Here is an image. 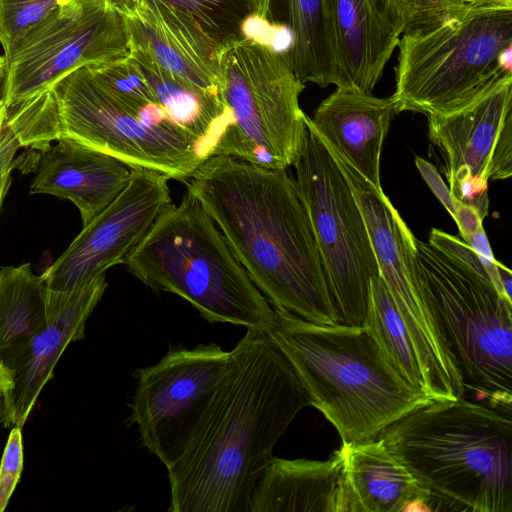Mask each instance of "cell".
I'll return each instance as SVG.
<instances>
[{"instance_id":"obj_1","label":"cell","mask_w":512,"mask_h":512,"mask_svg":"<svg viewBox=\"0 0 512 512\" xmlns=\"http://www.w3.org/2000/svg\"><path fill=\"white\" fill-rule=\"evenodd\" d=\"M307 406L283 352L265 331L247 329L186 450L167 468L168 512H248L275 444Z\"/></svg>"},{"instance_id":"obj_2","label":"cell","mask_w":512,"mask_h":512,"mask_svg":"<svg viewBox=\"0 0 512 512\" xmlns=\"http://www.w3.org/2000/svg\"><path fill=\"white\" fill-rule=\"evenodd\" d=\"M186 187L273 307L339 324L306 208L287 169L215 155Z\"/></svg>"},{"instance_id":"obj_3","label":"cell","mask_w":512,"mask_h":512,"mask_svg":"<svg viewBox=\"0 0 512 512\" xmlns=\"http://www.w3.org/2000/svg\"><path fill=\"white\" fill-rule=\"evenodd\" d=\"M274 308L266 334L342 443H362L434 400L409 384L365 325H325Z\"/></svg>"},{"instance_id":"obj_4","label":"cell","mask_w":512,"mask_h":512,"mask_svg":"<svg viewBox=\"0 0 512 512\" xmlns=\"http://www.w3.org/2000/svg\"><path fill=\"white\" fill-rule=\"evenodd\" d=\"M379 438L428 491L431 510L512 512L511 414L464 397L433 401Z\"/></svg>"},{"instance_id":"obj_5","label":"cell","mask_w":512,"mask_h":512,"mask_svg":"<svg viewBox=\"0 0 512 512\" xmlns=\"http://www.w3.org/2000/svg\"><path fill=\"white\" fill-rule=\"evenodd\" d=\"M411 266L419 294L461 373L466 390L511 414L512 302L474 250L433 228L414 237Z\"/></svg>"},{"instance_id":"obj_6","label":"cell","mask_w":512,"mask_h":512,"mask_svg":"<svg viewBox=\"0 0 512 512\" xmlns=\"http://www.w3.org/2000/svg\"><path fill=\"white\" fill-rule=\"evenodd\" d=\"M6 122L21 147L44 150L68 138L131 168L188 180L205 161L199 143L163 108L138 112L113 95L85 67L11 109Z\"/></svg>"},{"instance_id":"obj_7","label":"cell","mask_w":512,"mask_h":512,"mask_svg":"<svg viewBox=\"0 0 512 512\" xmlns=\"http://www.w3.org/2000/svg\"><path fill=\"white\" fill-rule=\"evenodd\" d=\"M125 265L153 291L188 301L209 323L266 331L273 319L274 308L188 191L163 209Z\"/></svg>"},{"instance_id":"obj_8","label":"cell","mask_w":512,"mask_h":512,"mask_svg":"<svg viewBox=\"0 0 512 512\" xmlns=\"http://www.w3.org/2000/svg\"><path fill=\"white\" fill-rule=\"evenodd\" d=\"M397 47L398 112L448 113L512 76V7L405 32Z\"/></svg>"},{"instance_id":"obj_9","label":"cell","mask_w":512,"mask_h":512,"mask_svg":"<svg viewBox=\"0 0 512 512\" xmlns=\"http://www.w3.org/2000/svg\"><path fill=\"white\" fill-rule=\"evenodd\" d=\"M220 94L231 114L215 155L287 169L306 131L299 97L305 88L286 52L250 38L220 49Z\"/></svg>"},{"instance_id":"obj_10","label":"cell","mask_w":512,"mask_h":512,"mask_svg":"<svg viewBox=\"0 0 512 512\" xmlns=\"http://www.w3.org/2000/svg\"><path fill=\"white\" fill-rule=\"evenodd\" d=\"M306 131L293 162L339 320L362 325L371 279L379 275L369 233L352 190L305 116Z\"/></svg>"},{"instance_id":"obj_11","label":"cell","mask_w":512,"mask_h":512,"mask_svg":"<svg viewBox=\"0 0 512 512\" xmlns=\"http://www.w3.org/2000/svg\"><path fill=\"white\" fill-rule=\"evenodd\" d=\"M128 53L116 0H66L4 54L2 102L11 110L78 69Z\"/></svg>"},{"instance_id":"obj_12","label":"cell","mask_w":512,"mask_h":512,"mask_svg":"<svg viewBox=\"0 0 512 512\" xmlns=\"http://www.w3.org/2000/svg\"><path fill=\"white\" fill-rule=\"evenodd\" d=\"M230 351L216 343L169 346L155 364L137 369L128 421L165 466L186 450L225 375Z\"/></svg>"},{"instance_id":"obj_13","label":"cell","mask_w":512,"mask_h":512,"mask_svg":"<svg viewBox=\"0 0 512 512\" xmlns=\"http://www.w3.org/2000/svg\"><path fill=\"white\" fill-rule=\"evenodd\" d=\"M330 153L363 215L379 275L405 325L424 382L432 386L448 381L458 369L414 280L410 255L415 236L382 188L370 183L345 159Z\"/></svg>"},{"instance_id":"obj_14","label":"cell","mask_w":512,"mask_h":512,"mask_svg":"<svg viewBox=\"0 0 512 512\" xmlns=\"http://www.w3.org/2000/svg\"><path fill=\"white\" fill-rule=\"evenodd\" d=\"M428 117V136L441 151L451 195L488 214V181L512 175V76L468 104Z\"/></svg>"},{"instance_id":"obj_15","label":"cell","mask_w":512,"mask_h":512,"mask_svg":"<svg viewBox=\"0 0 512 512\" xmlns=\"http://www.w3.org/2000/svg\"><path fill=\"white\" fill-rule=\"evenodd\" d=\"M160 172L134 167L123 191L96 215L41 275L53 291L77 289L117 264H125L163 209L171 203Z\"/></svg>"},{"instance_id":"obj_16","label":"cell","mask_w":512,"mask_h":512,"mask_svg":"<svg viewBox=\"0 0 512 512\" xmlns=\"http://www.w3.org/2000/svg\"><path fill=\"white\" fill-rule=\"evenodd\" d=\"M106 288L105 273L71 291L48 288L46 325L3 374L11 425L25 424L67 345L84 338L86 321Z\"/></svg>"},{"instance_id":"obj_17","label":"cell","mask_w":512,"mask_h":512,"mask_svg":"<svg viewBox=\"0 0 512 512\" xmlns=\"http://www.w3.org/2000/svg\"><path fill=\"white\" fill-rule=\"evenodd\" d=\"M128 41L147 50L169 73L220 94V47L185 12L166 0H116Z\"/></svg>"},{"instance_id":"obj_18","label":"cell","mask_w":512,"mask_h":512,"mask_svg":"<svg viewBox=\"0 0 512 512\" xmlns=\"http://www.w3.org/2000/svg\"><path fill=\"white\" fill-rule=\"evenodd\" d=\"M398 113L392 96L380 98L354 87H336L309 120L331 152L382 188L381 151L391 121Z\"/></svg>"},{"instance_id":"obj_19","label":"cell","mask_w":512,"mask_h":512,"mask_svg":"<svg viewBox=\"0 0 512 512\" xmlns=\"http://www.w3.org/2000/svg\"><path fill=\"white\" fill-rule=\"evenodd\" d=\"M131 170L109 154L60 138L42 150L30 194L70 200L85 226L123 191Z\"/></svg>"},{"instance_id":"obj_20","label":"cell","mask_w":512,"mask_h":512,"mask_svg":"<svg viewBox=\"0 0 512 512\" xmlns=\"http://www.w3.org/2000/svg\"><path fill=\"white\" fill-rule=\"evenodd\" d=\"M342 512L431 510V497L383 440L342 443Z\"/></svg>"},{"instance_id":"obj_21","label":"cell","mask_w":512,"mask_h":512,"mask_svg":"<svg viewBox=\"0 0 512 512\" xmlns=\"http://www.w3.org/2000/svg\"><path fill=\"white\" fill-rule=\"evenodd\" d=\"M342 75L341 87L372 93L401 33L376 0H326Z\"/></svg>"},{"instance_id":"obj_22","label":"cell","mask_w":512,"mask_h":512,"mask_svg":"<svg viewBox=\"0 0 512 512\" xmlns=\"http://www.w3.org/2000/svg\"><path fill=\"white\" fill-rule=\"evenodd\" d=\"M342 450L326 460L273 457L257 481L248 512H342Z\"/></svg>"},{"instance_id":"obj_23","label":"cell","mask_w":512,"mask_h":512,"mask_svg":"<svg viewBox=\"0 0 512 512\" xmlns=\"http://www.w3.org/2000/svg\"><path fill=\"white\" fill-rule=\"evenodd\" d=\"M128 57L139 68L168 118L199 143L204 159L215 154L231 114L221 95L205 92L165 70L140 45L128 41Z\"/></svg>"},{"instance_id":"obj_24","label":"cell","mask_w":512,"mask_h":512,"mask_svg":"<svg viewBox=\"0 0 512 512\" xmlns=\"http://www.w3.org/2000/svg\"><path fill=\"white\" fill-rule=\"evenodd\" d=\"M291 35L286 56L297 78L320 87L342 86L336 42L326 0H271Z\"/></svg>"},{"instance_id":"obj_25","label":"cell","mask_w":512,"mask_h":512,"mask_svg":"<svg viewBox=\"0 0 512 512\" xmlns=\"http://www.w3.org/2000/svg\"><path fill=\"white\" fill-rule=\"evenodd\" d=\"M48 287L30 263L0 267V372L46 325Z\"/></svg>"},{"instance_id":"obj_26","label":"cell","mask_w":512,"mask_h":512,"mask_svg":"<svg viewBox=\"0 0 512 512\" xmlns=\"http://www.w3.org/2000/svg\"><path fill=\"white\" fill-rule=\"evenodd\" d=\"M363 325L372 332L400 375L409 384L425 392L423 376L415 350L397 307L380 275L371 279L369 308Z\"/></svg>"},{"instance_id":"obj_27","label":"cell","mask_w":512,"mask_h":512,"mask_svg":"<svg viewBox=\"0 0 512 512\" xmlns=\"http://www.w3.org/2000/svg\"><path fill=\"white\" fill-rule=\"evenodd\" d=\"M190 16L220 49L243 38L253 19L273 21L271 0H166Z\"/></svg>"},{"instance_id":"obj_28","label":"cell","mask_w":512,"mask_h":512,"mask_svg":"<svg viewBox=\"0 0 512 512\" xmlns=\"http://www.w3.org/2000/svg\"><path fill=\"white\" fill-rule=\"evenodd\" d=\"M401 33L463 17L476 10L512 7V0H376Z\"/></svg>"},{"instance_id":"obj_29","label":"cell","mask_w":512,"mask_h":512,"mask_svg":"<svg viewBox=\"0 0 512 512\" xmlns=\"http://www.w3.org/2000/svg\"><path fill=\"white\" fill-rule=\"evenodd\" d=\"M86 68L106 89L130 108L141 113L161 108L147 80L128 55Z\"/></svg>"},{"instance_id":"obj_30","label":"cell","mask_w":512,"mask_h":512,"mask_svg":"<svg viewBox=\"0 0 512 512\" xmlns=\"http://www.w3.org/2000/svg\"><path fill=\"white\" fill-rule=\"evenodd\" d=\"M66 0H0V43L4 54Z\"/></svg>"},{"instance_id":"obj_31","label":"cell","mask_w":512,"mask_h":512,"mask_svg":"<svg viewBox=\"0 0 512 512\" xmlns=\"http://www.w3.org/2000/svg\"><path fill=\"white\" fill-rule=\"evenodd\" d=\"M23 469L21 428L14 427L8 437L0 464V512L8 505Z\"/></svg>"},{"instance_id":"obj_32","label":"cell","mask_w":512,"mask_h":512,"mask_svg":"<svg viewBox=\"0 0 512 512\" xmlns=\"http://www.w3.org/2000/svg\"><path fill=\"white\" fill-rule=\"evenodd\" d=\"M18 148L21 146L5 118L0 132V209L11 183L13 159Z\"/></svg>"},{"instance_id":"obj_33","label":"cell","mask_w":512,"mask_h":512,"mask_svg":"<svg viewBox=\"0 0 512 512\" xmlns=\"http://www.w3.org/2000/svg\"><path fill=\"white\" fill-rule=\"evenodd\" d=\"M415 165L432 193L453 216L457 199L451 195L449 187L445 184L435 166L419 156L415 158Z\"/></svg>"},{"instance_id":"obj_34","label":"cell","mask_w":512,"mask_h":512,"mask_svg":"<svg viewBox=\"0 0 512 512\" xmlns=\"http://www.w3.org/2000/svg\"><path fill=\"white\" fill-rule=\"evenodd\" d=\"M466 243L474 250L493 284L503 294L497 268L499 262L493 256L490 243L483 227Z\"/></svg>"},{"instance_id":"obj_35","label":"cell","mask_w":512,"mask_h":512,"mask_svg":"<svg viewBox=\"0 0 512 512\" xmlns=\"http://www.w3.org/2000/svg\"><path fill=\"white\" fill-rule=\"evenodd\" d=\"M452 217L464 242H468L483 227V218L479 211L474 206L459 200H456Z\"/></svg>"},{"instance_id":"obj_36","label":"cell","mask_w":512,"mask_h":512,"mask_svg":"<svg viewBox=\"0 0 512 512\" xmlns=\"http://www.w3.org/2000/svg\"><path fill=\"white\" fill-rule=\"evenodd\" d=\"M497 268L502 292L504 296L512 302V272L500 262L498 263Z\"/></svg>"},{"instance_id":"obj_37","label":"cell","mask_w":512,"mask_h":512,"mask_svg":"<svg viewBox=\"0 0 512 512\" xmlns=\"http://www.w3.org/2000/svg\"><path fill=\"white\" fill-rule=\"evenodd\" d=\"M0 424H3L5 427L11 425L10 411L4 388L0 390Z\"/></svg>"},{"instance_id":"obj_38","label":"cell","mask_w":512,"mask_h":512,"mask_svg":"<svg viewBox=\"0 0 512 512\" xmlns=\"http://www.w3.org/2000/svg\"><path fill=\"white\" fill-rule=\"evenodd\" d=\"M5 78V57L0 56V103L2 102L3 83Z\"/></svg>"},{"instance_id":"obj_39","label":"cell","mask_w":512,"mask_h":512,"mask_svg":"<svg viewBox=\"0 0 512 512\" xmlns=\"http://www.w3.org/2000/svg\"><path fill=\"white\" fill-rule=\"evenodd\" d=\"M6 116H7V108L3 104V102H1L0 103V132H1L2 124H3Z\"/></svg>"},{"instance_id":"obj_40","label":"cell","mask_w":512,"mask_h":512,"mask_svg":"<svg viewBox=\"0 0 512 512\" xmlns=\"http://www.w3.org/2000/svg\"><path fill=\"white\" fill-rule=\"evenodd\" d=\"M4 388V379L2 373L0 372V390Z\"/></svg>"}]
</instances>
